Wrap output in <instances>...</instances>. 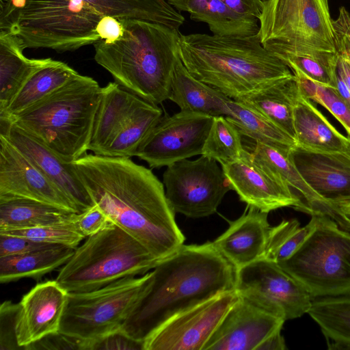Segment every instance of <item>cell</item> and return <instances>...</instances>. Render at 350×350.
<instances>
[{
	"mask_svg": "<svg viewBox=\"0 0 350 350\" xmlns=\"http://www.w3.org/2000/svg\"><path fill=\"white\" fill-rule=\"evenodd\" d=\"M336 49L338 55L350 65V14L341 7L336 19L333 21Z\"/></svg>",
	"mask_w": 350,
	"mask_h": 350,
	"instance_id": "46",
	"label": "cell"
},
{
	"mask_svg": "<svg viewBox=\"0 0 350 350\" xmlns=\"http://www.w3.org/2000/svg\"><path fill=\"white\" fill-rule=\"evenodd\" d=\"M103 16L135 18L178 29L184 16L165 0H83Z\"/></svg>",
	"mask_w": 350,
	"mask_h": 350,
	"instance_id": "33",
	"label": "cell"
},
{
	"mask_svg": "<svg viewBox=\"0 0 350 350\" xmlns=\"http://www.w3.org/2000/svg\"><path fill=\"white\" fill-rule=\"evenodd\" d=\"M291 152L256 142L251 154L254 161L265 172L299 193L297 196L303 204L301 212L307 213L310 207L320 202V199L298 171Z\"/></svg>",
	"mask_w": 350,
	"mask_h": 350,
	"instance_id": "32",
	"label": "cell"
},
{
	"mask_svg": "<svg viewBox=\"0 0 350 350\" xmlns=\"http://www.w3.org/2000/svg\"><path fill=\"white\" fill-rule=\"evenodd\" d=\"M137 97L115 81L103 88L89 150L100 155L131 113Z\"/></svg>",
	"mask_w": 350,
	"mask_h": 350,
	"instance_id": "26",
	"label": "cell"
},
{
	"mask_svg": "<svg viewBox=\"0 0 350 350\" xmlns=\"http://www.w3.org/2000/svg\"><path fill=\"white\" fill-rule=\"evenodd\" d=\"M274 55L291 70L297 69L313 81L336 89L337 52L300 49L282 51Z\"/></svg>",
	"mask_w": 350,
	"mask_h": 350,
	"instance_id": "36",
	"label": "cell"
},
{
	"mask_svg": "<svg viewBox=\"0 0 350 350\" xmlns=\"http://www.w3.org/2000/svg\"><path fill=\"white\" fill-rule=\"evenodd\" d=\"M293 124L297 147L315 152H350V137L340 133L301 93L294 109Z\"/></svg>",
	"mask_w": 350,
	"mask_h": 350,
	"instance_id": "22",
	"label": "cell"
},
{
	"mask_svg": "<svg viewBox=\"0 0 350 350\" xmlns=\"http://www.w3.org/2000/svg\"><path fill=\"white\" fill-rule=\"evenodd\" d=\"M78 75L67 64L49 58L22 85L5 111L0 114V120H8L22 112Z\"/></svg>",
	"mask_w": 350,
	"mask_h": 350,
	"instance_id": "27",
	"label": "cell"
},
{
	"mask_svg": "<svg viewBox=\"0 0 350 350\" xmlns=\"http://www.w3.org/2000/svg\"><path fill=\"white\" fill-rule=\"evenodd\" d=\"M311 216L310 221L303 227L295 219L282 220L271 227L263 258L278 263L291 256L315 228L316 218Z\"/></svg>",
	"mask_w": 350,
	"mask_h": 350,
	"instance_id": "38",
	"label": "cell"
},
{
	"mask_svg": "<svg viewBox=\"0 0 350 350\" xmlns=\"http://www.w3.org/2000/svg\"><path fill=\"white\" fill-rule=\"evenodd\" d=\"M221 167L232 189L248 206L268 213L286 206L301 211L299 197L287 185L265 172L254 161L251 152L247 150L241 159Z\"/></svg>",
	"mask_w": 350,
	"mask_h": 350,
	"instance_id": "18",
	"label": "cell"
},
{
	"mask_svg": "<svg viewBox=\"0 0 350 350\" xmlns=\"http://www.w3.org/2000/svg\"><path fill=\"white\" fill-rule=\"evenodd\" d=\"M151 272L146 292L121 328L139 341L180 312L235 290V269L213 242L183 245Z\"/></svg>",
	"mask_w": 350,
	"mask_h": 350,
	"instance_id": "2",
	"label": "cell"
},
{
	"mask_svg": "<svg viewBox=\"0 0 350 350\" xmlns=\"http://www.w3.org/2000/svg\"><path fill=\"white\" fill-rule=\"evenodd\" d=\"M324 208H331V209L338 211L340 212L341 213L344 214L345 215L350 217V204L343 205V206H319V207H316L315 209L314 208L312 211V213H314V212L319 211L324 209Z\"/></svg>",
	"mask_w": 350,
	"mask_h": 350,
	"instance_id": "52",
	"label": "cell"
},
{
	"mask_svg": "<svg viewBox=\"0 0 350 350\" xmlns=\"http://www.w3.org/2000/svg\"><path fill=\"white\" fill-rule=\"evenodd\" d=\"M88 342L60 332L45 336L25 348V350H87Z\"/></svg>",
	"mask_w": 350,
	"mask_h": 350,
	"instance_id": "43",
	"label": "cell"
},
{
	"mask_svg": "<svg viewBox=\"0 0 350 350\" xmlns=\"http://www.w3.org/2000/svg\"><path fill=\"white\" fill-rule=\"evenodd\" d=\"M337 72L346 82L350 90V65L340 56H338Z\"/></svg>",
	"mask_w": 350,
	"mask_h": 350,
	"instance_id": "51",
	"label": "cell"
},
{
	"mask_svg": "<svg viewBox=\"0 0 350 350\" xmlns=\"http://www.w3.org/2000/svg\"><path fill=\"white\" fill-rule=\"evenodd\" d=\"M74 213L33 200L0 198V231L51 224L69 219Z\"/></svg>",
	"mask_w": 350,
	"mask_h": 350,
	"instance_id": "34",
	"label": "cell"
},
{
	"mask_svg": "<svg viewBox=\"0 0 350 350\" xmlns=\"http://www.w3.org/2000/svg\"><path fill=\"white\" fill-rule=\"evenodd\" d=\"M216 161L204 155L167 166L163 175L165 196L176 213L191 218L213 215L232 187Z\"/></svg>",
	"mask_w": 350,
	"mask_h": 350,
	"instance_id": "11",
	"label": "cell"
},
{
	"mask_svg": "<svg viewBox=\"0 0 350 350\" xmlns=\"http://www.w3.org/2000/svg\"><path fill=\"white\" fill-rule=\"evenodd\" d=\"M284 322L239 295L203 350H257Z\"/></svg>",
	"mask_w": 350,
	"mask_h": 350,
	"instance_id": "17",
	"label": "cell"
},
{
	"mask_svg": "<svg viewBox=\"0 0 350 350\" xmlns=\"http://www.w3.org/2000/svg\"><path fill=\"white\" fill-rule=\"evenodd\" d=\"M21 198L79 213L76 205L0 134V198Z\"/></svg>",
	"mask_w": 350,
	"mask_h": 350,
	"instance_id": "15",
	"label": "cell"
},
{
	"mask_svg": "<svg viewBox=\"0 0 350 350\" xmlns=\"http://www.w3.org/2000/svg\"><path fill=\"white\" fill-rule=\"evenodd\" d=\"M238 298L226 291L180 312L146 338L144 350H203Z\"/></svg>",
	"mask_w": 350,
	"mask_h": 350,
	"instance_id": "14",
	"label": "cell"
},
{
	"mask_svg": "<svg viewBox=\"0 0 350 350\" xmlns=\"http://www.w3.org/2000/svg\"><path fill=\"white\" fill-rule=\"evenodd\" d=\"M286 349L284 338L278 331L266 338L257 348V350H284Z\"/></svg>",
	"mask_w": 350,
	"mask_h": 350,
	"instance_id": "49",
	"label": "cell"
},
{
	"mask_svg": "<svg viewBox=\"0 0 350 350\" xmlns=\"http://www.w3.org/2000/svg\"><path fill=\"white\" fill-rule=\"evenodd\" d=\"M103 16L83 0H24L1 29L18 36L25 49L64 53L100 40L96 28Z\"/></svg>",
	"mask_w": 350,
	"mask_h": 350,
	"instance_id": "7",
	"label": "cell"
},
{
	"mask_svg": "<svg viewBox=\"0 0 350 350\" xmlns=\"http://www.w3.org/2000/svg\"><path fill=\"white\" fill-rule=\"evenodd\" d=\"M102 92L96 80L79 74L22 112L0 121L14 124L72 163L89 150Z\"/></svg>",
	"mask_w": 350,
	"mask_h": 350,
	"instance_id": "5",
	"label": "cell"
},
{
	"mask_svg": "<svg viewBox=\"0 0 350 350\" xmlns=\"http://www.w3.org/2000/svg\"><path fill=\"white\" fill-rule=\"evenodd\" d=\"M170 5L178 11H185L187 9V3L188 0H165Z\"/></svg>",
	"mask_w": 350,
	"mask_h": 350,
	"instance_id": "53",
	"label": "cell"
},
{
	"mask_svg": "<svg viewBox=\"0 0 350 350\" xmlns=\"http://www.w3.org/2000/svg\"><path fill=\"white\" fill-rule=\"evenodd\" d=\"M229 107L231 113L226 117L242 135L287 152L296 147V142L291 136L264 116L232 99Z\"/></svg>",
	"mask_w": 350,
	"mask_h": 350,
	"instance_id": "35",
	"label": "cell"
},
{
	"mask_svg": "<svg viewBox=\"0 0 350 350\" xmlns=\"http://www.w3.org/2000/svg\"><path fill=\"white\" fill-rule=\"evenodd\" d=\"M302 95L315 101L329 111L342 124L350 137V107L335 88L319 83L297 69H291Z\"/></svg>",
	"mask_w": 350,
	"mask_h": 350,
	"instance_id": "39",
	"label": "cell"
},
{
	"mask_svg": "<svg viewBox=\"0 0 350 350\" xmlns=\"http://www.w3.org/2000/svg\"><path fill=\"white\" fill-rule=\"evenodd\" d=\"M235 291L285 321L308 313L313 298L278 263L262 258L235 270Z\"/></svg>",
	"mask_w": 350,
	"mask_h": 350,
	"instance_id": "12",
	"label": "cell"
},
{
	"mask_svg": "<svg viewBox=\"0 0 350 350\" xmlns=\"http://www.w3.org/2000/svg\"><path fill=\"white\" fill-rule=\"evenodd\" d=\"M179 56L194 78L234 100L293 75L262 46L258 33L245 37L180 34Z\"/></svg>",
	"mask_w": 350,
	"mask_h": 350,
	"instance_id": "3",
	"label": "cell"
},
{
	"mask_svg": "<svg viewBox=\"0 0 350 350\" xmlns=\"http://www.w3.org/2000/svg\"><path fill=\"white\" fill-rule=\"evenodd\" d=\"M169 100L180 111L213 117L230 115L232 100L213 87L196 79L187 70L180 56L174 66Z\"/></svg>",
	"mask_w": 350,
	"mask_h": 350,
	"instance_id": "24",
	"label": "cell"
},
{
	"mask_svg": "<svg viewBox=\"0 0 350 350\" xmlns=\"http://www.w3.org/2000/svg\"><path fill=\"white\" fill-rule=\"evenodd\" d=\"M214 117L180 111L163 116L137 150L135 157L159 168L201 155Z\"/></svg>",
	"mask_w": 350,
	"mask_h": 350,
	"instance_id": "13",
	"label": "cell"
},
{
	"mask_svg": "<svg viewBox=\"0 0 350 350\" xmlns=\"http://www.w3.org/2000/svg\"><path fill=\"white\" fill-rule=\"evenodd\" d=\"M124 29L118 40L94 44V60L116 83L155 105L169 99L172 75L179 58L178 29L158 23L118 19Z\"/></svg>",
	"mask_w": 350,
	"mask_h": 350,
	"instance_id": "4",
	"label": "cell"
},
{
	"mask_svg": "<svg viewBox=\"0 0 350 350\" xmlns=\"http://www.w3.org/2000/svg\"><path fill=\"white\" fill-rule=\"evenodd\" d=\"M336 90L342 99L350 107V90L344 79L338 74L336 76Z\"/></svg>",
	"mask_w": 350,
	"mask_h": 350,
	"instance_id": "50",
	"label": "cell"
},
{
	"mask_svg": "<svg viewBox=\"0 0 350 350\" xmlns=\"http://www.w3.org/2000/svg\"><path fill=\"white\" fill-rule=\"evenodd\" d=\"M163 116L162 109L137 96L135 105L117 134L100 155L135 157L140 144Z\"/></svg>",
	"mask_w": 350,
	"mask_h": 350,
	"instance_id": "28",
	"label": "cell"
},
{
	"mask_svg": "<svg viewBox=\"0 0 350 350\" xmlns=\"http://www.w3.org/2000/svg\"><path fill=\"white\" fill-rule=\"evenodd\" d=\"M144 350V341L135 340L120 330L88 342L87 350Z\"/></svg>",
	"mask_w": 350,
	"mask_h": 350,
	"instance_id": "44",
	"label": "cell"
},
{
	"mask_svg": "<svg viewBox=\"0 0 350 350\" xmlns=\"http://www.w3.org/2000/svg\"><path fill=\"white\" fill-rule=\"evenodd\" d=\"M235 12L249 18H258L262 0H221Z\"/></svg>",
	"mask_w": 350,
	"mask_h": 350,
	"instance_id": "48",
	"label": "cell"
},
{
	"mask_svg": "<svg viewBox=\"0 0 350 350\" xmlns=\"http://www.w3.org/2000/svg\"><path fill=\"white\" fill-rule=\"evenodd\" d=\"M73 220L78 230L85 238L114 224L96 204L80 213H75Z\"/></svg>",
	"mask_w": 350,
	"mask_h": 350,
	"instance_id": "42",
	"label": "cell"
},
{
	"mask_svg": "<svg viewBox=\"0 0 350 350\" xmlns=\"http://www.w3.org/2000/svg\"><path fill=\"white\" fill-rule=\"evenodd\" d=\"M267 216L268 213L249 206L213 242L235 270L264 257L271 228Z\"/></svg>",
	"mask_w": 350,
	"mask_h": 350,
	"instance_id": "21",
	"label": "cell"
},
{
	"mask_svg": "<svg viewBox=\"0 0 350 350\" xmlns=\"http://www.w3.org/2000/svg\"><path fill=\"white\" fill-rule=\"evenodd\" d=\"M74 250L71 247L53 245L25 254L0 257V282L8 283L25 278L40 280L63 266Z\"/></svg>",
	"mask_w": 350,
	"mask_h": 350,
	"instance_id": "29",
	"label": "cell"
},
{
	"mask_svg": "<svg viewBox=\"0 0 350 350\" xmlns=\"http://www.w3.org/2000/svg\"><path fill=\"white\" fill-rule=\"evenodd\" d=\"M72 216L67 220L45 226L0 231V234L19 236L38 242L76 248L85 237L79 232Z\"/></svg>",
	"mask_w": 350,
	"mask_h": 350,
	"instance_id": "40",
	"label": "cell"
},
{
	"mask_svg": "<svg viewBox=\"0 0 350 350\" xmlns=\"http://www.w3.org/2000/svg\"><path fill=\"white\" fill-rule=\"evenodd\" d=\"M301 247L279 265L299 281L312 298L350 293V231L323 214Z\"/></svg>",
	"mask_w": 350,
	"mask_h": 350,
	"instance_id": "8",
	"label": "cell"
},
{
	"mask_svg": "<svg viewBox=\"0 0 350 350\" xmlns=\"http://www.w3.org/2000/svg\"><path fill=\"white\" fill-rule=\"evenodd\" d=\"M68 292L56 280L38 283L18 303L16 337L23 349L45 336L56 333L67 304Z\"/></svg>",
	"mask_w": 350,
	"mask_h": 350,
	"instance_id": "20",
	"label": "cell"
},
{
	"mask_svg": "<svg viewBox=\"0 0 350 350\" xmlns=\"http://www.w3.org/2000/svg\"><path fill=\"white\" fill-rule=\"evenodd\" d=\"M258 33L273 55L310 49L336 52L328 0H262Z\"/></svg>",
	"mask_w": 350,
	"mask_h": 350,
	"instance_id": "9",
	"label": "cell"
},
{
	"mask_svg": "<svg viewBox=\"0 0 350 350\" xmlns=\"http://www.w3.org/2000/svg\"><path fill=\"white\" fill-rule=\"evenodd\" d=\"M300 95V88L293 75L236 101L264 116L295 140L293 111Z\"/></svg>",
	"mask_w": 350,
	"mask_h": 350,
	"instance_id": "23",
	"label": "cell"
},
{
	"mask_svg": "<svg viewBox=\"0 0 350 350\" xmlns=\"http://www.w3.org/2000/svg\"><path fill=\"white\" fill-rule=\"evenodd\" d=\"M3 135L77 207L79 213L94 205L72 163L62 160L51 149L16 125L0 121Z\"/></svg>",
	"mask_w": 350,
	"mask_h": 350,
	"instance_id": "19",
	"label": "cell"
},
{
	"mask_svg": "<svg viewBox=\"0 0 350 350\" xmlns=\"http://www.w3.org/2000/svg\"><path fill=\"white\" fill-rule=\"evenodd\" d=\"M151 275L150 271L96 290L68 293L59 332L90 342L120 330L146 292Z\"/></svg>",
	"mask_w": 350,
	"mask_h": 350,
	"instance_id": "10",
	"label": "cell"
},
{
	"mask_svg": "<svg viewBox=\"0 0 350 350\" xmlns=\"http://www.w3.org/2000/svg\"><path fill=\"white\" fill-rule=\"evenodd\" d=\"M241 133L226 116L214 117L204 144L202 155L212 159L221 166L241 159L246 152Z\"/></svg>",
	"mask_w": 350,
	"mask_h": 350,
	"instance_id": "37",
	"label": "cell"
},
{
	"mask_svg": "<svg viewBox=\"0 0 350 350\" xmlns=\"http://www.w3.org/2000/svg\"><path fill=\"white\" fill-rule=\"evenodd\" d=\"M96 32L100 40L112 42L119 40L124 33V29L120 21L111 16H103L97 24Z\"/></svg>",
	"mask_w": 350,
	"mask_h": 350,
	"instance_id": "47",
	"label": "cell"
},
{
	"mask_svg": "<svg viewBox=\"0 0 350 350\" xmlns=\"http://www.w3.org/2000/svg\"><path fill=\"white\" fill-rule=\"evenodd\" d=\"M53 245L28 238L0 234V257L18 255Z\"/></svg>",
	"mask_w": 350,
	"mask_h": 350,
	"instance_id": "45",
	"label": "cell"
},
{
	"mask_svg": "<svg viewBox=\"0 0 350 350\" xmlns=\"http://www.w3.org/2000/svg\"><path fill=\"white\" fill-rule=\"evenodd\" d=\"M191 19L208 24L213 35L245 37L259 31L258 20L242 16L221 0H188Z\"/></svg>",
	"mask_w": 350,
	"mask_h": 350,
	"instance_id": "31",
	"label": "cell"
},
{
	"mask_svg": "<svg viewBox=\"0 0 350 350\" xmlns=\"http://www.w3.org/2000/svg\"><path fill=\"white\" fill-rule=\"evenodd\" d=\"M24 49L18 36L0 30V114L5 111L27 78L49 60L27 58Z\"/></svg>",
	"mask_w": 350,
	"mask_h": 350,
	"instance_id": "25",
	"label": "cell"
},
{
	"mask_svg": "<svg viewBox=\"0 0 350 350\" xmlns=\"http://www.w3.org/2000/svg\"><path fill=\"white\" fill-rule=\"evenodd\" d=\"M294 164L320 202L309 208L350 204V152H322L296 146L291 152Z\"/></svg>",
	"mask_w": 350,
	"mask_h": 350,
	"instance_id": "16",
	"label": "cell"
},
{
	"mask_svg": "<svg viewBox=\"0 0 350 350\" xmlns=\"http://www.w3.org/2000/svg\"><path fill=\"white\" fill-rule=\"evenodd\" d=\"M308 314L320 327L329 350L350 349V293L314 298Z\"/></svg>",
	"mask_w": 350,
	"mask_h": 350,
	"instance_id": "30",
	"label": "cell"
},
{
	"mask_svg": "<svg viewBox=\"0 0 350 350\" xmlns=\"http://www.w3.org/2000/svg\"><path fill=\"white\" fill-rule=\"evenodd\" d=\"M18 303L3 301L0 307V350L23 349L16 337Z\"/></svg>",
	"mask_w": 350,
	"mask_h": 350,
	"instance_id": "41",
	"label": "cell"
},
{
	"mask_svg": "<svg viewBox=\"0 0 350 350\" xmlns=\"http://www.w3.org/2000/svg\"><path fill=\"white\" fill-rule=\"evenodd\" d=\"M72 163L94 204L156 258L161 260L184 245L164 185L151 170L130 158L95 154Z\"/></svg>",
	"mask_w": 350,
	"mask_h": 350,
	"instance_id": "1",
	"label": "cell"
},
{
	"mask_svg": "<svg viewBox=\"0 0 350 350\" xmlns=\"http://www.w3.org/2000/svg\"><path fill=\"white\" fill-rule=\"evenodd\" d=\"M160 261L113 224L77 246L55 280L68 293L90 291L122 278L144 275Z\"/></svg>",
	"mask_w": 350,
	"mask_h": 350,
	"instance_id": "6",
	"label": "cell"
}]
</instances>
